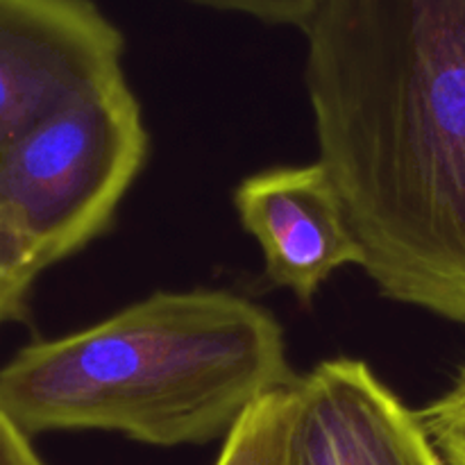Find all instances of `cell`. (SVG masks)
Returning a JSON list of instances; mask_svg holds the SVG:
<instances>
[{
  "instance_id": "7",
  "label": "cell",
  "mask_w": 465,
  "mask_h": 465,
  "mask_svg": "<svg viewBox=\"0 0 465 465\" xmlns=\"http://www.w3.org/2000/svg\"><path fill=\"white\" fill-rule=\"evenodd\" d=\"M295 418V386L266 395L232 427L216 465H291Z\"/></svg>"
},
{
  "instance_id": "12",
  "label": "cell",
  "mask_w": 465,
  "mask_h": 465,
  "mask_svg": "<svg viewBox=\"0 0 465 465\" xmlns=\"http://www.w3.org/2000/svg\"><path fill=\"white\" fill-rule=\"evenodd\" d=\"M434 445L439 448L445 465H465V436H443L436 439Z\"/></svg>"
},
{
  "instance_id": "8",
  "label": "cell",
  "mask_w": 465,
  "mask_h": 465,
  "mask_svg": "<svg viewBox=\"0 0 465 465\" xmlns=\"http://www.w3.org/2000/svg\"><path fill=\"white\" fill-rule=\"evenodd\" d=\"M44 271L30 245L0 216V325L21 321L25 298Z\"/></svg>"
},
{
  "instance_id": "4",
  "label": "cell",
  "mask_w": 465,
  "mask_h": 465,
  "mask_svg": "<svg viewBox=\"0 0 465 465\" xmlns=\"http://www.w3.org/2000/svg\"><path fill=\"white\" fill-rule=\"evenodd\" d=\"M125 39L94 0H0V153L123 73Z\"/></svg>"
},
{
  "instance_id": "3",
  "label": "cell",
  "mask_w": 465,
  "mask_h": 465,
  "mask_svg": "<svg viewBox=\"0 0 465 465\" xmlns=\"http://www.w3.org/2000/svg\"><path fill=\"white\" fill-rule=\"evenodd\" d=\"M145 154L139 100L118 73L0 153V216L45 271L107 230Z\"/></svg>"
},
{
  "instance_id": "1",
  "label": "cell",
  "mask_w": 465,
  "mask_h": 465,
  "mask_svg": "<svg viewBox=\"0 0 465 465\" xmlns=\"http://www.w3.org/2000/svg\"><path fill=\"white\" fill-rule=\"evenodd\" d=\"M302 35L318 162L361 268L465 325V0H318Z\"/></svg>"
},
{
  "instance_id": "5",
  "label": "cell",
  "mask_w": 465,
  "mask_h": 465,
  "mask_svg": "<svg viewBox=\"0 0 465 465\" xmlns=\"http://www.w3.org/2000/svg\"><path fill=\"white\" fill-rule=\"evenodd\" d=\"M295 389L291 465H445L418 411L359 359H327Z\"/></svg>"
},
{
  "instance_id": "11",
  "label": "cell",
  "mask_w": 465,
  "mask_h": 465,
  "mask_svg": "<svg viewBox=\"0 0 465 465\" xmlns=\"http://www.w3.org/2000/svg\"><path fill=\"white\" fill-rule=\"evenodd\" d=\"M0 465H45L35 452L30 436L0 413Z\"/></svg>"
},
{
  "instance_id": "6",
  "label": "cell",
  "mask_w": 465,
  "mask_h": 465,
  "mask_svg": "<svg viewBox=\"0 0 465 465\" xmlns=\"http://www.w3.org/2000/svg\"><path fill=\"white\" fill-rule=\"evenodd\" d=\"M241 225L259 241L272 284L309 304L339 268L363 254L321 162L245 177L234 191Z\"/></svg>"
},
{
  "instance_id": "10",
  "label": "cell",
  "mask_w": 465,
  "mask_h": 465,
  "mask_svg": "<svg viewBox=\"0 0 465 465\" xmlns=\"http://www.w3.org/2000/svg\"><path fill=\"white\" fill-rule=\"evenodd\" d=\"M418 418L431 440L443 436H465V368L459 372L452 389L440 395L436 402L420 409Z\"/></svg>"
},
{
  "instance_id": "9",
  "label": "cell",
  "mask_w": 465,
  "mask_h": 465,
  "mask_svg": "<svg viewBox=\"0 0 465 465\" xmlns=\"http://www.w3.org/2000/svg\"><path fill=\"white\" fill-rule=\"evenodd\" d=\"M186 3L216 9V12L239 14V16L254 18L263 25L298 27L302 32L318 0H186Z\"/></svg>"
},
{
  "instance_id": "2",
  "label": "cell",
  "mask_w": 465,
  "mask_h": 465,
  "mask_svg": "<svg viewBox=\"0 0 465 465\" xmlns=\"http://www.w3.org/2000/svg\"><path fill=\"white\" fill-rule=\"evenodd\" d=\"M295 375L272 313L225 291L153 293L0 371V413L32 436L100 430L159 448L221 439Z\"/></svg>"
}]
</instances>
